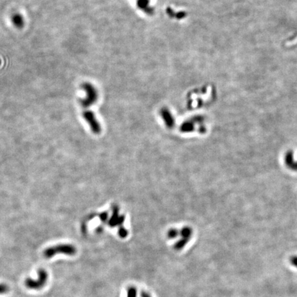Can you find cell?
<instances>
[{
  "mask_svg": "<svg viewBox=\"0 0 297 297\" xmlns=\"http://www.w3.org/2000/svg\"><path fill=\"white\" fill-rule=\"evenodd\" d=\"M107 217H108V214L106 212H103L100 214V218L101 219V220L102 222L106 221V219H107Z\"/></svg>",
  "mask_w": 297,
  "mask_h": 297,
  "instance_id": "cell-17",
  "label": "cell"
},
{
  "mask_svg": "<svg viewBox=\"0 0 297 297\" xmlns=\"http://www.w3.org/2000/svg\"><path fill=\"white\" fill-rule=\"evenodd\" d=\"M290 261L293 266L297 268V256H293L292 257H290Z\"/></svg>",
  "mask_w": 297,
  "mask_h": 297,
  "instance_id": "cell-16",
  "label": "cell"
},
{
  "mask_svg": "<svg viewBox=\"0 0 297 297\" xmlns=\"http://www.w3.org/2000/svg\"><path fill=\"white\" fill-rule=\"evenodd\" d=\"M160 114L166 126L169 129L173 128L175 125V121L169 110L165 107L162 108L160 111Z\"/></svg>",
  "mask_w": 297,
  "mask_h": 297,
  "instance_id": "cell-5",
  "label": "cell"
},
{
  "mask_svg": "<svg viewBox=\"0 0 297 297\" xmlns=\"http://www.w3.org/2000/svg\"><path fill=\"white\" fill-rule=\"evenodd\" d=\"M188 240H189V239L182 238L181 239H179V240L177 242L175 245H174V248L177 250H181L182 248H183L186 245V244H187Z\"/></svg>",
  "mask_w": 297,
  "mask_h": 297,
  "instance_id": "cell-11",
  "label": "cell"
},
{
  "mask_svg": "<svg viewBox=\"0 0 297 297\" xmlns=\"http://www.w3.org/2000/svg\"><path fill=\"white\" fill-rule=\"evenodd\" d=\"M82 88L86 93V96L81 101V105L83 107L92 106L98 100V92L96 88L89 83H85L83 84Z\"/></svg>",
  "mask_w": 297,
  "mask_h": 297,
  "instance_id": "cell-2",
  "label": "cell"
},
{
  "mask_svg": "<svg viewBox=\"0 0 297 297\" xmlns=\"http://www.w3.org/2000/svg\"><path fill=\"white\" fill-rule=\"evenodd\" d=\"M12 21L16 27L21 28L24 25V19L19 13H15L12 16Z\"/></svg>",
  "mask_w": 297,
  "mask_h": 297,
  "instance_id": "cell-9",
  "label": "cell"
},
{
  "mask_svg": "<svg viewBox=\"0 0 297 297\" xmlns=\"http://www.w3.org/2000/svg\"><path fill=\"white\" fill-rule=\"evenodd\" d=\"M8 290H9V287H8L7 285L0 284V295L6 293L7 292H8Z\"/></svg>",
  "mask_w": 297,
  "mask_h": 297,
  "instance_id": "cell-14",
  "label": "cell"
},
{
  "mask_svg": "<svg viewBox=\"0 0 297 297\" xmlns=\"http://www.w3.org/2000/svg\"><path fill=\"white\" fill-rule=\"evenodd\" d=\"M194 129H195V122L193 120L184 122L180 126V131L183 133H189Z\"/></svg>",
  "mask_w": 297,
  "mask_h": 297,
  "instance_id": "cell-8",
  "label": "cell"
},
{
  "mask_svg": "<svg viewBox=\"0 0 297 297\" xmlns=\"http://www.w3.org/2000/svg\"><path fill=\"white\" fill-rule=\"evenodd\" d=\"M284 162L285 166L294 171H297V160L293 158V151H289L285 153L284 156Z\"/></svg>",
  "mask_w": 297,
  "mask_h": 297,
  "instance_id": "cell-6",
  "label": "cell"
},
{
  "mask_svg": "<svg viewBox=\"0 0 297 297\" xmlns=\"http://www.w3.org/2000/svg\"><path fill=\"white\" fill-rule=\"evenodd\" d=\"M179 235V232L178 230L175 229V228H171L168 231L167 236L169 239H175Z\"/></svg>",
  "mask_w": 297,
  "mask_h": 297,
  "instance_id": "cell-12",
  "label": "cell"
},
{
  "mask_svg": "<svg viewBox=\"0 0 297 297\" xmlns=\"http://www.w3.org/2000/svg\"><path fill=\"white\" fill-rule=\"evenodd\" d=\"M76 253L75 247L70 244H59L49 247L44 251L45 258H51L57 254H64L66 255H74Z\"/></svg>",
  "mask_w": 297,
  "mask_h": 297,
  "instance_id": "cell-1",
  "label": "cell"
},
{
  "mask_svg": "<svg viewBox=\"0 0 297 297\" xmlns=\"http://www.w3.org/2000/svg\"><path fill=\"white\" fill-rule=\"evenodd\" d=\"M137 290L136 287H130L127 290V297H136Z\"/></svg>",
  "mask_w": 297,
  "mask_h": 297,
  "instance_id": "cell-13",
  "label": "cell"
},
{
  "mask_svg": "<svg viewBox=\"0 0 297 297\" xmlns=\"http://www.w3.org/2000/svg\"><path fill=\"white\" fill-rule=\"evenodd\" d=\"M48 280V273L44 269H39L38 271V278L37 279H26L25 285L28 288L32 290L41 289L46 284Z\"/></svg>",
  "mask_w": 297,
  "mask_h": 297,
  "instance_id": "cell-3",
  "label": "cell"
},
{
  "mask_svg": "<svg viewBox=\"0 0 297 297\" xmlns=\"http://www.w3.org/2000/svg\"><path fill=\"white\" fill-rule=\"evenodd\" d=\"M137 6L140 9L148 15H151L153 13V8L149 4V0H138Z\"/></svg>",
  "mask_w": 297,
  "mask_h": 297,
  "instance_id": "cell-7",
  "label": "cell"
},
{
  "mask_svg": "<svg viewBox=\"0 0 297 297\" xmlns=\"http://www.w3.org/2000/svg\"><path fill=\"white\" fill-rule=\"evenodd\" d=\"M118 234L121 238H125L128 235V232L126 229L122 227L119 229Z\"/></svg>",
  "mask_w": 297,
  "mask_h": 297,
  "instance_id": "cell-15",
  "label": "cell"
},
{
  "mask_svg": "<svg viewBox=\"0 0 297 297\" xmlns=\"http://www.w3.org/2000/svg\"><path fill=\"white\" fill-rule=\"evenodd\" d=\"M83 118L90 125V127L93 133L95 134H99L101 133V126L92 111H85L83 113Z\"/></svg>",
  "mask_w": 297,
  "mask_h": 297,
  "instance_id": "cell-4",
  "label": "cell"
},
{
  "mask_svg": "<svg viewBox=\"0 0 297 297\" xmlns=\"http://www.w3.org/2000/svg\"><path fill=\"white\" fill-rule=\"evenodd\" d=\"M180 235L182 238L189 239L192 235V230L190 227H184L180 231Z\"/></svg>",
  "mask_w": 297,
  "mask_h": 297,
  "instance_id": "cell-10",
  "label": "cell"
},
{
  "mask_svg": "<svg viewBox=\"0 0 297 297\" xmlns=\"http://www.w3.org/2000/svg\"><path fill=\"white\" fill-rule=\"evenodd\" d=\"M141 297H151V296L148 295V293H147L146 292H144V291H142V292H141Z\"/></svg>",
  "mask_w": 297,
  "mask_h": 297,
  "instance_id": "cell-18",
  "label": "cell"
}]
</instances>
